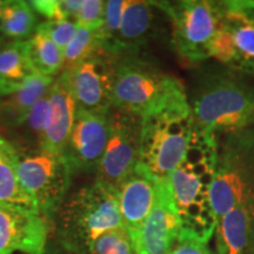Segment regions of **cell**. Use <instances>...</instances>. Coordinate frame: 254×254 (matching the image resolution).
Masks as SVG:
<instances>
[{"label":"cell","mask_w":254,"mask_h":254,"mask_svg":"<svg viewBox=\"0 0 254 254\" xmlns=\"http://www.w3.org/2000/svg\"><path fill=\"white\" fill-rule=\"evenodd\" d=\"M219 140L195 126L185 157L167 178L180 222V238L207 244L217 228L211 187L218 161Z\"/></svg>","instance_id":"1"},{"label":"cell","mask_w":254,"mask_h":254,"mask_svg":"<svg viewBox=\"0 0 254 254\" xmlns=\"http://www.w3.org/2000/svg\"><path fill=\"white\" fill-rule=\"evenodd\" d=\"M195 126L218 136L254 126V85L236 72L200 79L190 103Z\"/></svg>","instance_id":"2"},{"label":"cell","mask_w":254,"mask_h":254,"mask_svg":"<svg viewBox=\"0 0 254 254\" xmlns=\"http://www.w3.org/2000/svg\"><path fill=\"white\" fill-rule=\"evenodd\" d=\"M187 105L189 97L180 79L136 56L117 60L112 107L145 119Z\"/></svg>","instance_id":"3"},{"label":"cell","mask_w":254,"mask_h":254,"mask_svg":"<svg viewBox=\"0 0 254 254\" xmlns=\"http://www.w3.org/2000/svg\"><path fill=\"white\" fill-rule=\"evenodd\" d=\"M55 220L60 249L78 254H88L107 232L125 228L116 190L97 182L66 196Z\"/></svg>","instance_id":"4"},{"label":"cell","mask_w":254,"mask_h":254,"mask_svg":"<svg viewBox=\"0 0 254 254\" xmlns=\"http://www.w3.org/2000/svg\"><path fill=\"white\" fill-rule=\"evenodd\" d=\"M218 161L211 187L217 220L254 199V126L218 136Z\"/></svg>","instance_id":"5"},{"label":"cell","mask_w":254,"mask_h":254,"mask_svg":"<svg viewBox=\"0 0 254 254\" xmlns=\"http://www.w3.org/2000/svg\"><path fill=\"white\" fill-rule=\"evenodd\" d=\"M194 128L190 105L142 119L138 165L157 182L167 179L185 157Z\"/></svg>","instance_id":"6"},{"label":"cell","mask_w":254,"mask_h":254,"mask_svg":"<svg viewBox=\"0 0 254 254\" xmlns=\"http://www.w3.org/2000/svg\"><path fill=\"white\" fill-rule=\"evenodd\" d=\"M172 23V41L179 56L190 63L209 59V45L222 21L221 1H155Z\"/></svg>","instance_id":"7"},{"label":"cell","mask_w":254,"mask_h":254,"mask_svg":"<svg viewBox=\"0 0 254 254\" xmlns=\"http://www.w3.org/2000/svg\"><path fill=\"white\" fill-rule=\"evenodd\" d=\"M18 177L21 187L47 221L55 217L71 186L73 170L64 154L45 148L17 151Z\"/></svg>","instance_id":"8"},{"label":"cell","mask_w":254,"mask_h":254,"mask_svg":"<svg viewBox=\"0 0 254 254\" xmlns=\"http://www.w3.org/2000/svg\"><path fill=\"white\" fill-rule=\"evenodd\" d=\"M109 136L95 182L117 190L120 184L139 164L141 146L142 118L111 107L107 112Z\"/></svg>","instance_id":"9"},{"label":"cell","mask_w":254,"mask_h":254,"mask_svg":"<svg viewBox=\"0 0 254 254\" xmlns=\"http://www.w3.org/2000/svg\"><path fill=\"white\" fill-rule=\"evenodd\" d=\"M117 60L104 50L66 72L79 109L107 113L112 107Z\"/></svg>","instance_id":"10"},{"label":"cell","mask_w":254,"mask_h":254,"mask_svg":"<svg viewBox=\"0 0 254 254\" xmlns=\"http://www.w3.org/2000/svg\"><path fill=\"white\" fill-rule=\"evenodd\" d=\"M180 234L179 218L167 179L158 180L153 207L132 239L135 254H168Z\"/></svg>","instance_id":"11"},{"label":"cell","mask_w":254,"mask_h":254,"mask_svg":"<svg viewBox=\"0 0 254 254\" xmlns=\"http://www.w3.org/2000/svg\"><path fill=\"white\" fill-rule=\"evenodd\" d=\"M109 136L107 113L78 109L64 157L74 171H97Z\"/></svg>","instance_id":"12"},{"label":"cell","mask_w":254,"mask_h":254,"mask_svg":"<svg viewBox=\"0 0 254 254\" xmlns=\"http://www.w3.org/2000/svg\"><path fill=\"white\" fill-rule=\"evenodd\" d=\"M50 222L24 208L0 205V254L20 251L43 254L46 251Z\"/></svg>","instance_id":"13"},{"label":"cell","mask_w":254,"mask_h":254,"mask_svg":"<svg viewBox=\"0 0 254 254\" xmlns=\"http://www.w3.org/2000/svg\"><path fill=\"white\" fill-rule=\"evenodd\" d=\"M78 109L67 73L62 72L58 78L55 79L49 91L44 142L45 150L64 154L74 125Z\"/></svg>","instance_id":"14"},{"label":"cell","mask_w":254,"mask_h":254,"mask_svg":"<svg viewBox=\"0 0 254 254\" xmlns=\"http://www.w3.org/2000/svg\"><path fill=\"white\" fill-rule=\"evenodd\" d=\"M155 190L157 180L138 165L116 190L124 227L131 239L153 207Z\"/></svg>","instance_id":"15"},{"label":"cell","mask_w":254,"mask_h":254,"mask_svg":"<svg viewBox=\"0 0 254 254\" xmlns=\"http://www.w3.org/2000/svg\"><path fill=\"white\" fill-rule=\"evenodd\" d=\"M214 233L217 254H254V199L219 219Z\"/></svg>","instance_id":"16"},{"label":"cell","mask_w":254,"mask_h":254,"mask_svg":"<svg viewBox=\"0 0 254 254\" xmlns=\"http://www.w3.org/2000/svg\"><path fill=\"white\" fill-rule=\"evenodd\" d=\"M155 9L153 1L127 0L119 32V57L136 56L151 40L157 28Z\"/></svg>","instance_id":"17"},{"label":"cell","mask_w":254,"mask_h":254,"mask_svg":"<svg viewBox=\"0 0 254 254\" xmlns=\"http://www.w3.org/2000/svg\"><path fill=\"white\" fill-rule=\"evenodd\" d=\"M222 21L232 34L234 62L232 72L254 77V18L246 13L239 1H221Z\"/></svg>","instance_id":"18"},{"label":"cell","mask_w":254,"mask_h":254,"mask_svg":"<svg viewBox=\"0 0 254 254\" xmlns=\"http://www.w3.org/2000/svg\"><path fill=\"white\" fill-rule=\"evenodd\" d=\"M55 78L33 72L20 87L0 97V120L7 126L17 127L27 116L32 107L49 93Z\"/></svg>","instance_id":"19"},{"label":"cell","mask_w":254,"mask_h":254,"mask_svg":"<svg viewBox=\"0 0 254 254\" xmlns=\"http://www.w3.org/2000/svg\"><path fill=\"white\" fill-rule=\"evenodd\" d=\"M0 205L24 208L38 213L33 200L25 192L19 180L17 150L1 135H0Z\"/></svg>","instance_id":"20"},{"label":"cell","mask_w":254,"mask_h":254,"mask_svg":"<svg viewBox=\"0 0 254 254\" xmlns=\"http://www.w3.org/2000/svg\"><path fill=\"white\" fill-rule=\"evenodd\" d=\"M32 73L26 41L0 40V97L20 87Z\"/></svg>","instance_id":"21"},{"label":"cell","mask_w":254,"mask_h":254,"mask_svg":"<svg viewBox=\"0 0 254 254\" xmlns=\"http://www.w3.org/2000/svg\"><path fill=\"white\" fill-rule=\"evenodd\" d=\"M26 49L33 72L51 78L59 72L62 73L64 52L40 25H38L33 36L26 41Z\"/></svg>","instance_id":"22"},{"label":"cell","mask_w":254,"mask_h":254,"mask_svg":"<svg viewBox=\"0 0 254 254\" xmlns=\"http://www.w3.org/2000/svg\"><path fill=\"white\" fill-rule=\"evenodd\" d=\"M37 13L27 1H6L0 34L14 41H27L36 32Z\"/></svg>","instance_id":"23"},{"label":"cell","mask_w":254,"mask_h":254,"mask_svg":"<svg viewBox=\"0 0 254 254\" xmlns=\"http://www.w3.org/2000/svg\"><path fill=\"white\" fill-rule=\"evenodd\" d=\"M103 50L100 38V28L78 27L72 40L64 51V63L62 72H69Z\"/></svg>","instance_id":"24"},{"label":"cell","mask_w":254,"mask_h":254,"mask_svg":"<svg viewBox=\"0 0 254 254\" xmlns=\"http://www.w3.org/2000/svg\"><path fill=\"white\" fill-rule=\"evenodd\" d=\"M127 0H109L105 7V18L100 27L101 46L105 52L119 58V32Z\"/></svg>","instance_id":"25"},{"label":"cell","mask_w":254,"mask_h":254,"mask_svg":"<svg viewBox=\"0 0 254 254\" xmlns=\"http://www.w3.org/2000/svg\"><path fill=\"white\" fill-rule=\"evenodd\" d=\"M47 105H49V93L32 107L20 125L17 126L23 132V136L27 139V144L32 146L30 151L44 148Z\"/></svg>","instance_id":"26"},{"label":"cell","mask_w":254,"mask_h":254,"mask_svg":"<svg viewBox=\"0 0 254 254\" xmlns=\"http://www.w3.org/2000/svg\"><path fill=\"white\" fill-rule=\"evenodd\" d=\"M88 254H135V251L128 232L118 228L98 238Z\"/></svg>","instance_id":"27"},{"label":"cell","mask_w":254,"mask_h":254,"mask_svg":"<svg viewBox=\"0 0 254 254\" xmlns=\"http://www.w3.org/2000/svg\"><path fill=\"white\" fill-rule=\"evenodd\" d=\"M209 58H214L231 69L234 62V46L232 34L224 21L209 45Z\"/></svg>","instance_id":"28"},{"label":"cell","mask_w":254,"mask_h":254,"mask_svg":"<svg viewBox=\"0 0 254 254\" xmlns=\"http://www.w3.org/2000/svg\"><path fill=\"white\" fill-rule=\"evenodd\" d=\"M106 1L103 0H82V5L75 19L78 27L98 30L103 26Z\"/></svg>","instance_id":"29"},{"label":"cell","mask_w":254,"mask_h":254,"mask_svg":"<svg viewBox=\"0 0 254 254\" xmlns=\"http://www.w3.org/2000/svg\"><path fill=\"white\" fill-rule=\"evenodd\" d=\"M39 25L46 31V33L53 40V43L63 52L67 47L78 28L77 23L73 20H68V19L59 21H45V23H41Z\"/></svg>","instance_id":"30"},{"label":"cell","mask_w":254,"mask_h":254,"mask_svg":"<svg viewBox=\"0 0 254 254\" xmlns=\"http://www.w3.org/2000/svg\"><path fill=\"white\" fill-rule=\"evenodd\" d=\"M30 2L31 7L34 9L37 14L43 15L47 19V21H59L65 20L62 4L58 0H33Z\"/></svg>","instance_id":"31"},{"label":"cell","mask_w":254,"mask_h":254,"mask_svg":"<svg viewBox=\"0 0 254 254\" xmlns=\"http://www.w3.org/2000/svg\"><path fill=\"white\" fill-rule=\"evenodd\" d=\"M168 254H213L207 244L190 238H179Z\"/></svg>","instance_id":"32"},{"label":"cell","mask_w":254,"mask_h":254,"mask_svg":"<svg viewBox=\"0 0 254 254\" xmlns=\"http://www.w3.org/2000/svg\"><path fill=\"white\" fill-rule=\"evenodd\" d=\"M60 4H62V8L65 18L68 19V20L75 21L79 11L81 8L82 0H62Z\"/></svg>","instance_id":"33"},{"label":"cell","mask_w":254,"mask_h":254,"mask_svg":"<svg viewBox=\"0 0 254 254\" xmlns=\"http://www.w3.org/2000/svg\"><path fill=\"white\" fill-rule=\"evenodd\" d=\"M241 8L254 18V0H238Z\"/></svg>","instance_id":"34"},{"label":"cell","mask_w":254,"mask_h":254,"mask_svg":"<svg viewBox=\"0 0 254 254\" xmlns=\"http://www.w3.org/2000/svg\"><path fill=\"white\" fill-rule=\"evenodd\" d=\"M6 5V1H1L0 0V25H1V17H2V11H4V7ZM1 34H0V40H1Z\"/></svg>","instance_id":"35"},{"label":"cell","mask_w":254,"mask_h":254,"mask_svg":"<svg viewBox=\"0 0 254 254\" xmlns=\"http://www.w3.org/2000/svg\"><path fill=\"white\" fill-rule=\"evenodd\" d=\"M58 252H59V247L58 249H51V250L46 249V251L43 254H58Z\"/></svg>","instance_id":"36"},{"label":"cell","mask_w":254,"mask_h":254,"mask_svg":"<svg viewBox=\"0 0 254 254\" xmlns=\"http://www.w3.org/2000/svg\"><path fill=\"white\" fill-rule=\"evenodd\" d=\"M58 254H78V253H74V252H71V251H66V250H63L59 247V252Z\"/></svg>","instance_id":"37"},{"label":"cell","mask_w":254,"mask_h":254,"mask_svg":"<svg viewBox=\"0 0 254 254\" xmlns=\"http://www.w3.org/2000/svg\"><path fill=\"white\" fill-rule=\"evenodd\" d=\"M5 254H7V253H5Z\"/></svg>","instance_id":"38"}]
</instances>
